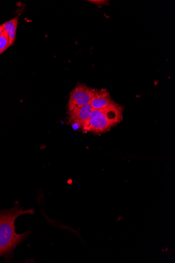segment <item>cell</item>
Segmentation results:
<instances>
[{
	"label": "cell",
	"mask_w": 175,
	"mask_h": 263,
	"mask_svg": "<svg viewBox=\"0 0 175 263\" xmlns=\"http://www.w3.org/2000/svg\"><path fill=\"white\" fill-rule=\"evenodd\" d=\"M34 213L33 209L23 210L17 205L11 209L0 211V256L9 253L28 237L29 232L20 234L15 232L14 222L22 215Z\"/></svg>",
	"instance_id": "1"
},
{
	"label": "cell",
	"mask_w": 175,
	"mask_h": 263,
	"mask_svg": "<svg viewBox=\"0 0 175 263\" xmlns=\"http://www.w3.org/2000/svg\"><path fill=\"white\" fill-rule=\"evenodd\" d=\"M123 118V107L114 103L107 108L93 109L87 132L102 134L118 124Z\"/></svg>",
	"instance_id": "2"
},
{
	"label": "cell",
	"mask_w": 175,
	"mask_h": 263,
	"mask_svg": "<svg viewBox=\"0 0 175 263\" xmlns=\"http://www.w3.org/2000/svg\"><path fill=\"white\" fill-rule=\"evenodd\" d=\"M95 89H92L86 85H77L70 92L68 103L69 112L74 109L81 108L91 101Z\"/></svg>",
	"instance_id": "3"
},
{
	"label": "cell",
	"mask_w": 175,
	"mask_h": 263,
	"mask_svg": "<svg viewBox=\"0 0 175 263\" xmlns=\"http://www.w3.org/2000/svg\"><path fill=\"white\" fill-rule=\"evenodd\" d=\"M92 110L90 103L81 108L74 109L69 112V121L77 125L84 132H87Z\"/></svg>",
	"instance_id": "4"
},
{
	"label": "cell",
	"mask_w": 175,
	"mask_h": 263,
	"mask_svg": "<svg viewBox=\"0 0 175 263\" xmlns=\"http://www.w3.org/2000/svg\"><path fill=\"white\" fill-rule=\"evenodd\" d=\"M114 102L106 89L95 90L93 97L90 102L93 109H102L108 107Z\"/></svg>",
	"instance_id": "5"
},
{
	"label": "cell",
	"mask_w": 175,
	"mask_h": 263,
	"mask_svg": "<svg viewBox=\"0 0 175 263\" xmlns=\"http://www.w3.org/2000/svg\"><path fill=\"white\" fill-rule=\"evenodd\" d=\"M19 17L20 14L14 18L3 23L4 30L8 34L11 46L14 44L16 40Z\"/></svg>",
	"instance_id": "6"
},
{
	"label": "cell",
	"mask_w": 175,
	"mask_h": 263,
	"mask_svg": "<svg viewBox=\"0 0 175 263\" xmlns=\"http://www.w3.org/2000/svg\"><path fill=\"white\" fill-rule=\"evenodd\" d=\"M11 46L7 33L4 30L0 35V55Z\"/></svg>",
	"instance_id": "7"
},
{
	"label": "cell",
	"mask_w": 175,
	"mask_h": 263,
	"mask_svg": "<svg viewBox=\"0 0 175 263\" xmlns=\"http://www.w3.org/2000/svg\"><path fill=\"white\" fill-rule=\"evenodd\" d=\"M4 31V25H3H3L0 26V35L2 34V33H3V32Z\"/></svg>",
	"instance_id": "8"
}]
</instances>
